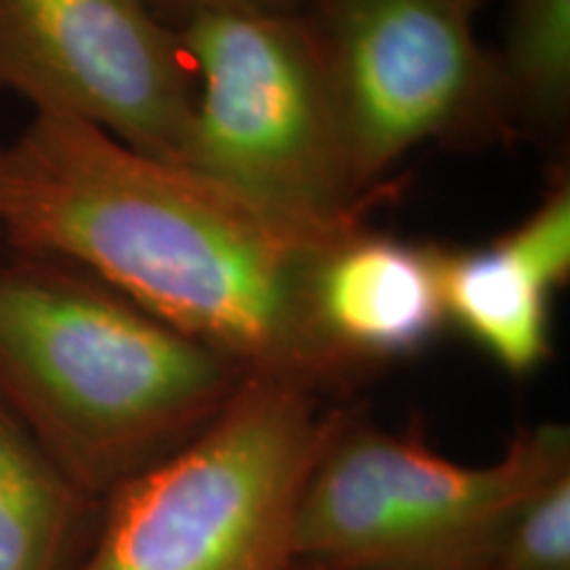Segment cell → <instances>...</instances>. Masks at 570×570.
<instances>
[{"label":"cell","mask_w":570,"mask_h":570,"mask_svg":"<svg viewBox=\"0 0 570 570\" xmlns=\"http://www.w3.org/2000/svg\"><path fill=\"white\" fill-rule=\"evenodd\" d=\"M365 217L309 225L98 127L35 111L0 146V238L61 262L214 348L246 375L354 386L309 309L317 256Z\"/></svg>","instance_id":"1"},{"label":"cell","mask_w":570,"mask_h":570,"mask_svg":"<svg viewBox=\"0 0 570 570\" xmlns=\"http://www.w3.org/2000/svg\"><path fill=\"white\" fill-rule=\"evenodd\" d=\"M244 377L80 269L0 262V402L92 504L196 436Z\"/></svg>","instance_id":"2"},{"label":"cell","mask_w":570,"mask_h":570,"mask_svg":"<svg viewBox=\"0 0 570 570\" xmlns=\"http://www.w3.org/2000/svg\"><path fill=\"white\" fill-rule=\"evenodd\" d=\"M341 412L246 375L196 436L119 483L71 570H288L304 487Z\"/></svg>","instance_id":"3"},{"label":"cell","mask_w":570,"mask_h":570,"mask_svg":"<svg viewBox=\"0 0 570 570\" xmlns=\"http://www.w3.org/2000/svg\"><path fill=\"white\" fill-rule=\"evenodd\" d=\"M570 473V431L520 428L502 458L462 465L417 428L341 412L296 512V562L360 570H487L525 504Z\"/></svg>","instance_id":"4"},{"label":"cell","mask_w":570,"mask_h":570,"mask_svg":"<svg viewBox=\"0 0 570 570\" xmlns=\"http://www.w3.org/2000/svg\"><path fill=\"white\" fill-rule=\"evenodd\" d=\"M196 77L185 167L309 225L362 219L341 111L298 9L190 6L167 21Z\"/></svg>","instance_id":"5"},{"label":"cell","mask_w":570,"mask_h":570,"mask_svg":"<svg viewBox=\"0 0 570 570\" xmlns=\"http://www.w3.org/2000/svg\"><path fill=\"white\" fill-rule=\"evenodd\" d=\"M491 0H302L344 125L354 188L373 196L431 142L479 146L515 130L497 61L475 38Z\"/></svg>","instance_id":"6"},{"label":"cell","mask_w":570,"mask_h":570,"mask_svg":"<svg viewBox=\"0 0 570 570\" xmlns=\"http://www.w3.org/2000/svg\"><path fill=\"white\" fill-rule=\"evenodd\" d=\"M0 90L183 164L196 77L148 0H0Z\"/></svg>","instance_id":"7"},{"label":"cell","mask_w":570,"mask_h":570,"mask_svg":"<svg viewBox=\"0 0 570 570\" xmlns=\"http://www.w3.org/2000/svg\"><path fill=\"white\" fill-rule=\"evenodd\" d=\"M444 246L354 227L317 256L312 323L336 360L362 381L425 352L449 325Z\"/></svg>","instance_id":"8"},{"label":"cell","mask_w":570,"mask_h":570,"mask_svg":"<svg viewBox=\"0 0 570 570\" xmlns=\"http://www.w3.org/2000/svg\"><path fill=\"white\" fill-rule=\"evenodd\" d=\"M446 320L504 373L525 377L552 352V302L570 281V180L489 244L444 246Z\"/></svg>","instance_id":"9"},{"label":"cell","mask_w":570,"mask_h":570,"mask_svg":"<svg viewBox=\"0 0 570 570\" xmlns=\"http://www.w3.org/2000/svg\"><path fill=\"white\" fill-rule=\"evenodd\" d=\"M90 499L0 402V570H67Z\"/></svg>","instance_id":"10"},{"label":"cell","mask_w":570,"mask_h":570,"mask_svg":"<svg viewBox=\"0 0 570 570\" xmlns=\"http://www.w3.org/2000/svg\"><path fill=\"white\" fill-rule=\"evenodd\" d=\"M494 61L512 127L560 135L570 111V0H510Z\"/></svg>","instance_id":"11"},{"label":"cell","mask_w":570,"mask_h":570,"mask_svg":"<svg viewBox=\"0 0 570 570\" xmlns=\"http://www.w3.org/2000/svg\"><path fill=\"white\" fill-rule=\"evenodd\" d=\"M487 570H570V473L525 504Z\"/></svg>","instance_id":"12"},{"label":"cell","mask_w":570,"mask_h":570,"mask_svg":"<svg viewBox=\"0 0 570 570\" xmlns=\"http://www.w3.org/2000/svg\"><path fill=\"white\" fill-rule=\"evenodd\" d=\"M151 9L159 13L164 21L175 19L177 13L190 9V6L204 3H244V6H262V9H298L302 0H148Z\"/></svg>","instance_id":"13"},{"label":"cell","mask_w":570,"mask_h":570,"mask_svg":"<svg viewBox=\"0 0 570 570\" xmlns=\"http://www.w3.org/2000/svg\"><path fill=\"white\" fill-rule=\"evenodd\" d=\"M288 570H360V568H338V566H325V562H294Z\"/></svg>","instance_id":"14"}]
</instances>
